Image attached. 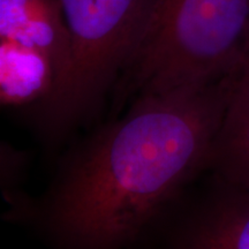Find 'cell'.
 <instances>
[{
  "instance_id": "cell-1",
  "label": "cell",
  "mask_w": 249,
  "mask_h": 249,
  "mask_svg": "<svg viewBox=\"0 0 249 249\" xmlns=\"http://www.w3.org/2000/svg\"><path fill=\"white\" fill-rule=\"evenodd\" d=\"M236 73L136 96L65 154L21 220L59 249H124L151 232L208 171Z\"/></svg>"
},
{
  "instance_id": "cell-2",
  "label": "cell",
  "mask_w": 249,
  "mask_h": 249,
  "mask_svg": "<svg viewBox=\"0 0 249 249\" xmlns=\"http://www.w3.org/2000/svg\"><path fill=\"white\" fill-rule=\"evenodd\" d=\"M249 57V0H155L142 42L121 77L112 116L145 93L232 75Z\"/></svg>"
},
{
  "instance_id": "cell-3",
  "label": "cell",
  "mask_w": 249,
  "mask_h": 249,
  "mask_svg": "<svg viewBox=\"0 0 249 249\" xmlns=\"http://www.w3.org/2000/svg\"><path fill=\"white\" fill-rule=\"evenodd\" d=\"M71 39V60L60 95L37 124L59 144L97 119L128 70L155 0H58Z\"/></svg>"
},
{
  "instance_id": "cell-4",
  "label": "cell",
  "mask_w": 249,
  "mask_h": 249,
  "mask_svg": "<svg viewBox=\"0 0 249 249\" xmlns=\"http://www.w3.org/2000/svg\"><path fill=\"white\" fill-rule=\"evenodd\" d=\"M71 39L58 0H0V99L37 127L60 95Z\"/></svg>"
},
{
  "instance_id": "cell-5",
  "label": "cell",
  "mask_w": 249,
  "mask_h": 249,
  "mask_svg": "<svg viewBox=\"0 0 249 249\" xmlns=\"http://www.w3.org/2000/svg\"><path fill=\"white\" fill-rule=\"evenodd\" d=\"M198 179L160 220L167 249H249V191L209 172Z\"/></svg>"
},
{
  "instance_id": "cell-6",
  "label": "cell",
  "mask_w": 249,
  "mask_h": 249,
  "mask_svg": "<svg viewBox=\"0 0 249 249\" xmlns=\"http://www.w3.org/2000/svg\"><path fill=\"white\" fill-rule=\"evenodd\" d=\"M207 172L249 191V57L236 73Z\"/></svg>"
}]
</instances>
